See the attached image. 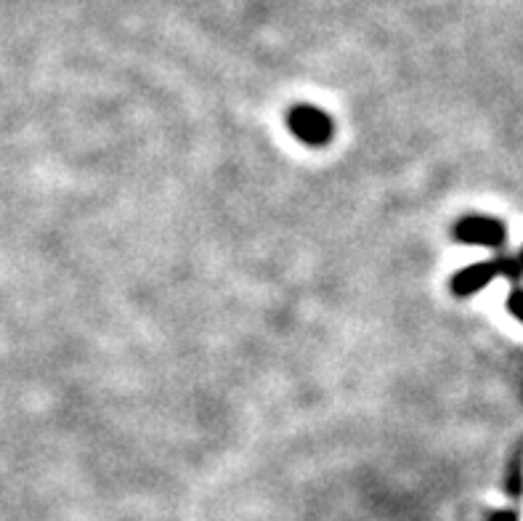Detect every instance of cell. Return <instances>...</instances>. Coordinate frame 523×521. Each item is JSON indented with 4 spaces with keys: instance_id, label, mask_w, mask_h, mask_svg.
<instances>
[{
    "instance_id": "obj_6",
    "label": "cell",
    "mask_w": 523,
    "mask_h": 521,
    "mask_svg": "<svg viewBox=\"0 0 523 521\" xmlns=\"http://www.w3.org/2000/svg\"><path fill=\"white\" fill-rule=\"evenodd\" d=\"M521 521H523V514H521Z\"/></svg>"
},
{
    "instance_id": "obj_1",
    "label": "cell",
    "mask_w": 523,
    "mask_h": 521,
    "mask_svg": "<svg viewBox=\"0 0 523 521\" xmlns=\"http://www.w3.org/2000/svg\"><path fill=\"white\" fill-rule=\"evenodd\" d=\"M290 128L306 144H324L332 136L330 117L316 107H295L290 112Z\"/></svg>"
},
{
    "instance_id": "obj_2",
    "label": "cell",
    "mask_w": 523,
    "mask_h": 521,
    "mask_svg": "<svg viewBox=\"0 0 523 521\" xmlns=\"http://www.w3.org/2000/svg\"><path fill=\"white\" fill-rule=\"evenodd\" d=\"M457 240L468 245H500L505 240V226L494 218H465L457 224Z\"/></svg>"
},
{
    "instance_id": "obj_3",
    "label": "cell",
    "mask_w": 523,
    "mask_h": 521,
    "mask_svg": "<svg viewBox=\"0 0 523 521\" xmlns=\"http://www.w3.org/2000/svg\"><path fill=\"white\" fill-rule=\"evenodd\" d=\"M497 274H505V261H486V264L470 266V269H465V272H460L454 277V293H457V296L478 293V290L486 288Z\"/></svg>"
},
{
    "instance_id": "obj_4",
    "label": "cell",
    "mask_w": 523,
    "mask_h": 521,
    "mask_svg": "<svg viewBox=\"0 0 523 521\" xmlns=\"http://www.w3.org/2000/svg\"><path fill=\"white\" fill-rule=\"evenodd\" d=\"M508 309L516 314L518 319H523V290H516V293L508 298Z\"/></svg>"
},
{
    "instance_id": "obj_5",
    "label": "cell",
    "mask_w": 523,
    "mask_h": 521,
    "mask_svg": "<svg viewBox=\"0 0 523 521\" xmlns=\"http://www.w3.org/2000/svg\"><path fill=\"white\" fill-rule=\"evenodd\" d=\"M521 272H523V250H521V256H518L513 264H508V261H505V274H510V277H518Z\"/></svg>"
}]
</instances>
